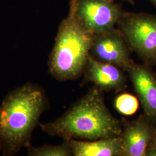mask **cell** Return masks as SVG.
<instances>
[{
	"label": "cell",
	"mask_w": 156,
	"mask_h": 156,
	"mask_svg": "<svg viewBox=\"0 0 156 156\" xmlns=\"http://www.w3.org/2000/svg\"><path fill=\"white\" fill-rule=\"evenodd\" d=\"M75 156H122L121 136L94 140H69Z\"/></svg>",
	"instance_id": "obj_10"
},
{
	"label": "cell",
	"mask_w": 156,
	"mask_h": 156,
	"mask_svg": "<svg viewBox=\"0 0 156 156\" xmlns=\"http://www.w3.org/2000/svg\"><path fill=\"white\" fill-rule=\"evenodd\" d=\"M124 1H127L128 2L130 3V4H131L132 5H134V0H124Z\"/></svg>",
	"instance_id": "obj_15"
},
{
	"label": "cell",
	"mask_w": 156,
	"mask_h": 156,
	"mask_svg": "<svg viewBox=\"0 0 156 156\" xmlns=\"http://www.w3.org/2000/svg\"><path fill=\"white\" fill-rule=\"evenodd\" d=\"M131 52L122 34L115 28L94 35L90 55L98 61L114 65L127 72L133 62Z\"/></svg>",
	"instance_id": "obj_6"
},
{
	"label": "cell",
	"mask_w": 156,
	"mask_h": 156,
	"mask_svg": "<svg viewBox=\"0 0 156 156\" xmlns=\"http://www.w3.org/2000/svg\"><path fill=\"white\" fill-rule=\"evenodd\" d=\"M117 28L144 64L156 66V16L124 12Z\"/></svg>",
	"instance_id": "obj_4"
},
{
	"label": "cell",
	"mask_w": 156,
	"mask_h": 156,
	"mask_svg": "<svg viewBox=\"0 0 156 156\" xmlns=\"http://www.w3.org/2000/svg\"><path fill=\"white\" fill-rule=\"evenodd\" d=\"M151 3H153L154 5L156 6V0H149Z\"/></svg>",
	"instance_id": "obj_16"
},
{
	"label": "cell",
	"mask_w": 156,
	"mask_h": 156,
	"mask_svg": "<svg viewBox=\"0 0 156 156\" xmlns=\"http://www.w3.org/2000/svg\"><path fill=\"white\" fill-rule=\"evenodd\" d=\"M144 114L156 124V73L152 67L133 60L127 71Z\"/></svg>",
	"instance_id": "obj_8"
},
{
	"label": "cell",
	"mask_w": 156,
	"mask_h": 156,
	"mask_svg": "<svg viewBox=\"0 0 156 156\" xmlns=\"http://www.w3.org/2000/svg\"><path fill=\"white\" fill-rule=\"evenodd\" d=\"M122 156H146L156 123L144 113L134 120H122Z\"/></svg>",
	"instance_id": "obj_7"
},
{
	"label": "cell",
	"mask_w": 156,
	"mask_h": 156,
	"mask_svg": "<svg viewBox=\"0 0 156 156\" xmlns=\"http://www.w3.org/2000/svg\"><path fill=\"white\" fill-rule=\"evenodd\" d=\"M75 11L80 22L94 35L116 28L124 12L119 5L101 0H76Z\"/></svg>",
	"instance_id": "obj_5"
},
{
	"label": "cell",
	"mask_w": 156,
	"mask_h": 156,
	"mask_svg": "<svg viewBox=\"0 0 156 156\" xmlns=\"http://www.w3.org/2000/svg\"><path fill=\"white\" fill-rule=\"evenodd\" d=\"M45 93L36 84L26 83L11 91L0 105L2 154L12 156L31 142L34 129L47 108Z\"/></svg>",
	"instance_id": "obj_2"
},
{
	"label": "cell",
	"mask_w": 156,
	"mask_h": 156,
	"mask_svg": "<svg viewBox=\"0 0 156 156\" xmlns=\"http://www.w3.org/2000/svg\"><path fill=\"white\" fill-rule=\"evenodd\" d=\"M101 1H106V2H113L115 0H101Z\"/></svg>",
	"instance_id": "obj_17"
},
{
	"label": "cell",
	"mask_w": 156,
	"mask_h": 156,
	"mask_svg": "<svg viewBox=\"0 0 156 156\" xmlns=\"http://www.w3.org/2000/svg\"><path fill=\"white\" fill-rule=\"evenodd\" d=\"M114 105L120 113L125 116H130L138 111L140 102L135 95L127 93L118 95L114 101Z\"/></svg>",
	"instance_id": "obj_12"
},
{
	"label": "cell",
	"mask_w": 156,
	"mask_h": 156,
	"mask_svg": "<svg viewBox=\"0 0 156 156\" xmlns=\"http://www.w3.org/2000/svg\"><path fill=\"white\" fill-rule=\"evenodd\" d=\"M146 156H156V147H149L147 151Z\"/></svg>",
	"instance_id": "obj_13"
},
{
	"label": "cell",
	"mask_w": 156,
	"mask_h": 156,
	"mask_svg": "<svg viewBox=\"0 0 156 156\" xmlns=\"http://www.w3.org/2000/svg\"><path fill=\"white\" fill-rule=\"evenodd\" d=\"M2 145H1V141H0V154L2 153Z\"/></svg>",
	"instance_id": "obj_18"
},
{
	"label": "cell",
	"mask_w": 156,
	"mask_h": 156,
	"mask_svg": "<svg viewBox=\"0 0 156 156\" xmlns=\"http://www.w3.org/2000/svg\"><path fill=\"white\" fill-rule=\"evenodd\" d=\"M84 74L87 82L101 91H120L126 87L127 77L124 71L114 65L95 59L90 55Z\"/></svg>",
	"instance_id": "obj_9"
},
{
	"label": "cell",
	"mask_w": 156,
	"mask_h": 156,
	"mask_svg": "<svg viewBox=\"0 0 156 156\" xmlns=\"http://www.w3.org/2000/svg\"><path fill=\"white\" fill-rule=\"evenodd\" d=\"M156 147V125L155 131H154V135H153V138H152V140H151V145H150L149 147Z\"/></svg>",
	"instance_id": "obj_14"
},
{
	"label": "cell",
	"mask_w": 156,
	"mask_h": 156,
	"mask_svg": "<svg viewBox=\"0 0 156 156\" xmlns=\"http://www.w3.org/2000/svg\"><path fill=\"white\" fill-rule=\"evenodd\" d=\"M43 131L63 140H94L120 136L122 121L115 117L105 103L103 91L94 86L62 116L39 123Z\"/></svg>",
	"instance_id": "obj_1"
},
{
	"label": "cell",
	"mask_w": 156,
	"mask_h": 156,
	"mask_svg": "<svg viewBox=\"0 0 156 156\" xmlns=\"http://www.w3.org/2000/svg\"><path fill=\"white\" fill-rule=\"evenodd\" d=\"M28 156H71L73 151L69 140H63L62 144L58 145H42L35 147L29 142L25 146Z\"/></svg>",
	"instance_id": "obj_11"
},
{
	"label": "cell",
	"mask_w": 156,
	"mask_h": 156,
	"mask_svg": "<svg viewBox=\"0 0 156 156\" xmlns=\"http://www.w3.org/2000/svg\"><path fill=\"white\" fill-rule=\"evenodd\" d=\"M75 3L76 0H71L68 15L59 25L48 61L49 72L60 81L73 80L83 73L94 37L78 19Z\"/></svg>",
	"instance_id": "obj_3"
}]
</instances>
